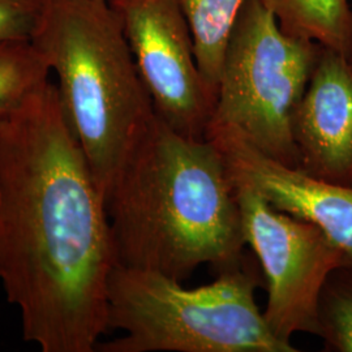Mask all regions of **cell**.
I'll use <instances>...</instances> for the list:
<instances>
[{
	"label": "cell",
	"instance_id": "cell-15",
	"mask_svg": "<svg viewBox=\"0 0 352 352\" xmlns=\"http://www.w3.org/2000/svg\"><path fill=\"white\" fill-rule=\"evenodd\" d=\"M349 59H350V62H351V64H352V51H351V55H350V58H349Z\"/></svg>",
	"mask_w": 352,
	"mask_h": 352
},
{
	"label": "cell",
	"instance_id": "cell-6",
	"mask_svg": "<svg viewBox=\"0 0 352 352\" xmlns=\"http://www.w3.org/2000/svg\"><path fill=\"white\" fill-rule=\"evenodd\" d=\"M232 186L245 243L266 278V325L287 343L295 333L318 337L320 295L329 276L346 265L343 252L311 222L279 210L244 184Z\"/></svg>",
	"mask_w": 352,
	"mask_h": 352
},
{
	"label": "cell",
	"instance_id": "cell-11",
	"mask_svg": "<svg viewBox=\"0 0 352 352\" xmlns=\"http://www.w3.org/2000/svg\"><path fill=\"white\" fill-rule=\"evenodd\" d=\"M247 0H179L188 20L204 80L217 96L227 43Z\"/></svg>",
	"mask_w": 352,
	"mask_h": 352
},
{
	"label": "cell",
	"instance_id": "cell-10",
	"mask_svg": "<svg viewBox=\"0 0 352 352\" xmlns=\"http://www.w3.org/2000/svg\"><path fill=\"white\" fill-rule=\"evenodd\" d=\"M280 29L338 51H352V0H261Z\"/></svg>",
	"mask_w": 352,
	"mask_h": 352
},
{
	"label": "cell",
	"instance_id": "cell-5",
	"mask_svg": "<svg viewBox=\"0 0 352 352\" xmlns=\"http://www.w3.org/2000/svg\"><path fill=\"white\" fill-rule=\"evenodd\" d=\"M321 47L285 33L261 0H247L227 43L210 123L236 129L266 155L298 168L292 118Z\"/></svg>",
	"mask_w": 352,
	"mask_h": 352
},
{
	"label": "cell",
	"instance_id": "cell-12",
	"mask_svg": "<svg viewBox=\"0 0 352 352\" xmlns=\"http://www.w3.org/2000/svg\"><path fill=\"white\" fill-rule=\"evenodd\" d=\"M51 68L32 39L0 45V122L49 82Z\"/></svg>",
	"mask_w": 352,
	"mask_h": 352
},
{
	"label": "cell",
	"instance_id": "cell-3",
	"mask_svg": "<svg viewBox=\"0 0 352 352\" xmlns=\"http://www.w3.org/2000/svg\"><path fill=\"white\" fill-rule=\"evenodd\" d=\"M32 42L104 200L155 119L123 28L109 0H42Z\"/></svg>",
	"mask_w": 352,
	"mask_h": 352
},
{
	"label": "cell",
	"instance_id": "cell-7",
	"mask_svg": "<svg viewBox=\"0 0 352 352\" xmlns=\"http://www.w3.org/2000/svg\"><path fill=\"white\" fill-rule=\"evenodd\" d=\"M155 115L176 132L206 139L217 96L199 69L179 0H109Z\"/></svg>",
	"mask_w": 352,
	"mask_h": 352
},
{
	"label": "cell",
	"instance_id": "cell-14",
	"mask_svg": "<svg viewBox=\"0 0 352 352\" xmlns=\"http://www.w3.org/2000/svg\"><path fill=\"white\" fill-rule=\"evenodd\" d=\"M42 11V0H0V45L32 39Z\"/></svg>",
	"mask_w": 352,
	"mask_h": 352
},
{
	"label": "cell",
	"instance_id": "cell-4",
	"mask_svg": "<svg viewBox=\"0 0 352 352\" xmlns=\"http://www.w3.org/2000/svg\"><path fill=\"white\" fill-rule=\"evenodd\" d=\"M221 270L201 287L148 270L118 266L109 283V330L101 352H296L278 340L256 302L261 283L253 263Z\"/></svg>",
	"mask_w": 352,
	"mask_h": 352
},
{
	"label": "cell",
	"instance_id": "cell-1",
	"mask_svg": "<svg viewBox=\"0 0 352 352\" xmlns=\"http://www.w3.org/2000/svg\"><path fill=\"white\" fill-rule=\"evenodd\" d=\"M116 267L104 196L50 81L0 122V283L42 352H93Z\"/></svg>",
	"mask_w": 352,
	"mask_h": 352
},
{
	"label": "cell",
	"instance_id": "cell-9",
	"mask_svg": "<svg viewBox=\"0 0 352 352\" xmlns=\"http://www.w3.org/2000/svg\"><path fill=\"white\" fill-rule=\"evenodd\" d=\"M299 170L352 186V64L321 47L315 69L292 118Z\"/></svg>",
	"mask_w": 352,
	"mask_h": 352
},
{
	"label": "cell",
	"instance_id": "cell-8",
	"mask_svg": "<svg viewBox=\"0 0 352 352\" xmlns=\"http://www.w3.org/2000/svg\"><path fill=\"white\" fill-rule=\"evenodd\" d=\"M206 139L222 154L232 183L250 187L274 208L318 227L352 266V186L278 162L231 126L212 122Z\"/></svg>",
	"mask_w": 352,
	"mask_h": 352
},
{
	"label": "cell",
	"instance_id": "cell-2",
	"mask_svg": "<svg viewBox=\"0 0 352 352\" xmlns=\"http://www.w3.org/2000/svg\"><path fill=\"white\" fill-rule=\"evenodd\" d=\"M116 265L183 282L240 264L247 245L222 154L157 115L106 196Z\"/></svg>",
	"mask_w": 352,
	"mask_h": 352
},
{
	"label": "cell",
	"instance_id": "cell-13",
	"mask_svg": "<svg viewBox=\"0 0 352 352\" xmlns=\"http://www.w3.org/2000/svg\"><path fill=\"white\" fill-rule=\"evenodd\" d=\"M318 337L329 351L352 352V266L336 269L318 302Z\"/></svg>",
	"mask_w": 352,
	"mask_h": 352
}]
</instances>
